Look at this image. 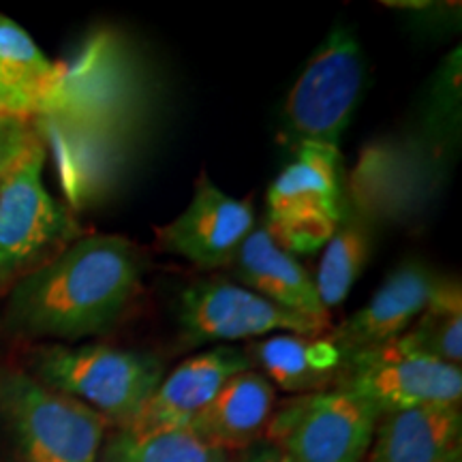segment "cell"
Returning a JSON list of instances; mask_svg holds the SVG:
<instances>
[{
	"mask_svg": "<svg viewBox=\"0 0 462 462\" xmlns=\"http://www.w3.org/2000/svg\"><path fill=\"white\" fill-rule=\"evenodd\" d=\"M32 377L126 429L165 377V364L143 351L107 345L50 343L34 349Z\"/></svg>",
	"mask_w": 462,
	"mask_h": 462,
	"instance_id": "7a4b0ae2",
	"label": "cell"
},
{
	"mask_svg": "<svg viewBox=\"0 0 462 462\" xmlns=\"http://www.w3.org/2000/svg\"><path fill=\"white\" fill-rule=\"evenodd\" d=\"M251 368L246 351L238 346L218 345L178 364L163 377L146 404L131 421L126 432L146 435L159 430L190 429L195 418L204 411L212 398L240 371Z\"/></svg>",
	"mask_w": 462,
	"mask_h": 462,
	"instance_id": "8fae6325",
	"label": "cell"
},
{
	"mask_svg": "<svg viewBox=\"0 0 462 462\" xmlns=\"http://www.w3.org/2000/svg\"><path fill=\"white\" fill-rule=\"evenodd\" d=\"M34 103L24 92L14 88L7 79L0 78V118H32Z\"/></svg>",
	"mask_w": 462,
	"mask_h": 462,
	"instance_id": "7402d4cb",
	"label": "cell"
},
{
	"mask_svg": "<svg viewBox=\"0 0 462 462\" xmlns=\"http://www.w3.org/2000/svg\"><path fill=\"white\" fill-rule=\"evenodd\" d=\"M404 338L415 349L437 360L460 366L462 362V289L454 279H437L429 302Z\"/></svg>",
	"mask_w": 462,
	"mask_h": 462,
	"instance_id": "ac0fdd59",
	"label": "cell"
},
{
	"mask_svg": "<svg viewBox=\"0 0 462 462\" xmlns=\"http://www.w3.org/2000/svg\"><path fill=\"white\" fill-rule=\"evenodd\" d=\"M276 407V388L259 371L246 368L218 390L190 429L221 452H245L263 441Z\"/></svg>",
	"mask_w": 462,
	"mask_h": 462,
	"instance_id": "2e32d148",
	"label": "cell"
},
{
	"mask_svg": "<svg viewBox=\"0 0 462 462\" xmlns=\"http://www.w3.org/2000/svg\"><path fill=\"white\" fill-rule=\"evenodd\" d=\"M0 415L26 462H97L107 421L31 373L0 377Z\"/></svg>",
	"mask_w": 462,
	"mask_h": 462,
	"instance_id": "5b68a950",
	"label": "cell"
},
{
	"mask_svg": "<svg viewBox=\"0 0 462 462\" xmlns=\"http://www.w3.org/2000/svg\"><path fill=\"white\" fill-rule=\"evenodd\" d=\"M460 404H424L381 415L364 462H460Z\"/></svg>",
	"mask_w": 462,
	"mask_h": 462,
	"instance_id": "5bb4252c",
	"label": "cell"
},
{
	"mask_svg": "<svg viewBox=\"0 0 462 462\" xmlns=\"http://www.w3.org/2000/svg\"><path fill=\"white\" fill-rule=\"evenodd\" d=\"M255 225L251 201L231 198L201 171L189 206L154 236L161 253L187 259L199 270H218L229 268Z\"/></svg>",
	"mask_w": 462,
	"mask_h": 462,
	"instance_id": "30bf717a",
	"label": "cell"
},
{
	"mask_svg": "<svg viewBox=\"0 0 462 462\" xmlns=\"http://www.w3.org/2000/svg\"><path fill=\"white\" fill-rule=\"evenodd\" d=\"M56 75L58 62H51L17 22L0 14V78L34 103V116L54 86Z\"/></svg>",
	"mask_w": 462,
	"mask_h": 462,
	"instance_id": "ffe728a7",
	"label": "cell"
},
{
	"mask_svg": "<svg viewBox=\"0 0 462 462\" xmlns=\"http://www.w3.org/2000/svg\"><path fill=\"white\" fill-rule=\"evenodd\" d=\"M439 276L420 262H404L385 276L373 298L340 326L330 328L334 343L346 354L390 343L411 328L424 310Z\"/></svg>",
	"mask_w": 462,
	"mask_h": 462,
	"instance_id": "7c38bea8",
	"label": "cell"
},
{
	"mask_svg": "<svg viewBox=\"0 0 462 462\" xmlns=\"http://www.w3.org/2000/svg\"><path fill=\"white\" fill-rule=\"evenodd\" d=\"M229 268L231 276L242 287L251 289L291 313L332 326L330 313L321 304L315 281L298 262V257L273 238L265 223L253 227Z\"/></svg>",
	"mask_w": 462,
	"mask_h": 462,
	"instance_id": "4fadbf2b",
	"label": "cell"
},
{
	"mask_svg": "<svg viewBox=\"0 0 462 462\" xmlns=\"http://www.w3.org/2000/svg\"><path fill=\"white\" fill-rule=\"evenodd\" d=\"M337 388L373 404L381 418L424 404H460L462 371L398 337L346 354Z\"/></svg>",
	"mask_w": 462,
	"mask_h": 462,
	"instance_id": "ba28073f",
	"label": "cell"
},
{
	"mask_svg": "<svg viewBox=\"0 0 462 462\" xmlns=\"http://www.w3.org/2000/svg\"><path fill=\"white\" fill-rule=\"evenodd\" d=\"M245 351L274 388L293 396L337 388L345 366V351L328 332L273 334Z\"/></svg>",
	"mask_w": 462,
	"mask_h": 462,
	"instance_id": "9a60e30c",
	"label": "cell"
},
{
	"mask_svg": "<svg viewBox=\"0 0 462 462\" xmlns=\"http://www.w3.org/2000/svg\"><path fill=\"white\" fill-rule=\"evenodd\" d=\"M34 133L31 118H0V176Z\"/></svg>",
	"mask_w": 462,
	"mask_h": 462,
	"instance_id": "44dd1931",
	"label": "cell"
},
{
	"mask_svg": "<svg viewBox=\"0 0 462 462\" xmlns=\"http://www.w3.org/2000/svg\"><path fill=\"white\" fill-rule=\"evenodd\" d=\"M101 462H231L193 429L135 435L118 430L103 449Z\"/></svg>",
	"mask_w": 462,
	"mask_h": 462,
	"instance_id": "d6986e66",
	"label": "cell"
},
{
	"mask_svg": "<svg viewBox=\"0 0 462 462\" xmlns=\"http://www.w3.org/2000/svg\"><path fill=\"white\" fill-rule=\"evenodd\" d=\"M377 421L373 404L332 388L276 402L263 439L296 462H364Z\"/></svg>",
	"mask_w": 462,
	"mask_h": 462,
	"instance_id": "52a82bcc",
	"label": "cell"
},
{
	"mask_svg": "<svg viewBox=\"0 0 462 462\" xmlns=\"http://www.w3.org/2000/svg\"><path fill=\"white\" fill-rule=\"evenodd\" d=\"M236 462H296L289 458L287 454H282L281 449L270 446L268 441H259L253 448H248L242 452V456Z\"/></svg>",
	"mask_w": 462,
	"mask_h": 462,
	"instance_id": "603a6c76",
	"label": "cell"
},
{
	"mask_svg": "<svg viewBox=\"0 0 462 462\" xmlns=\"http://www.w3.org/2000/svg\"><path fill=\"white\" fill-rule=\"evenodd\" d=\"M176 321L187 346L265 338L274 332L323 334L332 328L217 276L198 279L182 289L176 300Z\"/></svg>",
	"mask_w": 462,
	"mask_h": 462,
	"instance_id": "9c48e42d",
	"label": "cell"
},
{
	"mask_svg": "<svg viewBox=\"0 0 462 462\" xmlns=\"http://www.w3.org/2000/svg\"><path fill=\"white\" fill-rule=\"evenodd\" d=\"M373 231L366 215L357 210L354 201L346 204L343 217L334 229L332 238L323 246V257L317 273V293L328 313L345 302L356 281L360 279L364 265L371 257Z\"/></svg>",
	"mask_w": 462,
	"mask_h": 462,
	"instance_id": "e0dca14e",
	"label": "cell"
},
{
	"mask_svg": "<svg viewBox=\"0 0 462 462\" xmlns=\"http://www.w3.org/2000/svg\"><path fill=\"white\" fill-rule=\"evenodd\" d=\"M346 204L340 150L302 146L270 184L263 223L291 255H315L332 238Z\"/></svg>",
	"mask_w": 462,
	"mask_h": 462,
	"instance_id": "8992f818",
	"label": "cell"
},
{
	"mask_svg": "<svg viewBox=\"0 0 462 462\" xmlns=\"http://www.w3.org/2000/svg\"><path fill=\"white\" fill-rule=\"evenodd\" d=\"M45 146L37 131L0 176V293L78 240L79 227L43 184Z\"/></svg>",
	"mask_w": 462,
	"mask_h": 462,
	"instance_id": "3957f363",
	"label": "cell"
},
{
	"mask_svg": "<svg viewBox=\"0 0 462 462\" xmlns=\"http://www.w3.org/2000/svg\"><path fill=\"white\" fill-rule=\"evenodd\" d=\"M143 257L123 236H84L9 291L5 326L60 345L103 334L142 289Z\"/></svg>",
	"mask_w": 462,
	"mask_h": 462,
	"instance_id": "6da1fadb",
	"label": "cell"
},
{
	"mask_svg": "<svg viewBox=\"0 0 462 462\" xmlns=\"http://www.w3.org/2000/svg\"><path fill=\"white\" fill-rule=\"evenodd\" d=\"M366 86V56L349 26L328 32L289 90L282 107V140L302 146L338 148Z\"/></svg>",
	"mask_w": 462,
	"mask_h": 462,
	"instance_id": "277c9868",
	"label": "cell"
}]
</instances>
